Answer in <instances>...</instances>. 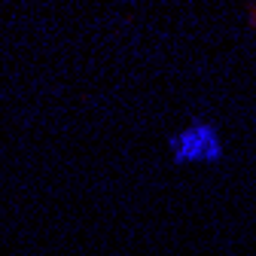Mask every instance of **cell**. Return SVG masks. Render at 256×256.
<instances>
[{
  "mask_svg": "<svg viewBox=\"0 0 256 256\" xmlns=\"http://www.w3.org/2000/svg\"><path fill=\"white\" fill-rule=\"evenodd\" d=\"M216 150H220V144L210 128H186L183 134L174 138L177 158H204V156H214Z\"/></svg>",
  "mask_w": 256,
  "mask_h": 256,
  "instance_id": "obj_1",
  "label": "cell"
}]
</instances>
